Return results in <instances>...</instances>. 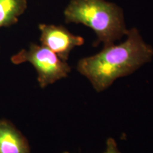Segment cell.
<instances>
[{
  "mask_svg": "<svg viewBox=\"0 0 153 153\" xmlns=\"http://www.w3.org/2000/svg\"><path fill=\"white\" fill-rule=\"evenodd\" d=\"M126 36L123 43L106 45L99 53L78 62L77 71L89 79L97 92L152 60L153 48L145 43L137 28L128 30Z\"/></svg>",
  "mask_w": 153,
  "mask_h": 153,
  "instance_id": "1",
  "label": "cell"
},
{
  "mask_svg": "<svg viewBox=\"0 0 153 153\" xmlns=\"http://www.w3.org/2000/svg\"><path fill=\"white\" fill-rule=\"evenodd\" d=\"M64 16L68 24H82L92 29L97 37L94 45H112L128 32L123 10L106 0H71Z\"/></svg>",
  "mask_w": 153,
  "mask_h": 153,
  "instance_id": "2",
  "label": "cell"
},
{
  "mask_svg": "<svg viewBox=\"0 0 153 153\" xmlns=\"http://www.w3.org/2000/svg\"><path fill=\"white\" fill-rule=\"evenodd\" d=\"M15 65L29 62L36 70L38 82L45 88L56 81L68 76L71 67L47 47L32 43L28 49H23L11 57Z\"/></svg>",
  "mask_w": 153,
  "mask_h": 153,
  "instance_id": "3",
  "label": "cell"
},
{
  "mask_svg": "<svg viewBox=\"0 0 153 153\" xmlns=\"http://www.w3.org/2000/svg\"><path fill=\"white\" fill-rule=\"evenodd\" d=\"M38 28L41 31L40 41L42 45L54 52L62 60H68L72 50L85 43L84 38L74 35L62 26L41 24Z\"/></svg>",
  "mask_w": 153,
  "mask_h": 153,
  "instance_id": "4",
  "label": "cell"
},
{
  "mask_svg": "<svg viewBox=\"0 0 153 153\" xmlns=\"http://www.w3.org/2000/svg\"><path fill=\"white\" fill-rule=\"evenodd\" d=\"M0 153H30L28 140L7 120H0Z\"/></svg>",
  "mask_w": 153,
  "mask_h": 153,
  "instance_id": "5",
  "label": "cell"
},
{
  "mask_svg": "<svg viewBox=\"0 0 153 153\" xmlns=\"http://www.w3.org/2000/svg\"><path fill=\"white\" fill-rule=\"evenodd\" d=\"M27 8V0H0V28L16 24Z\"/></svg>",
  "mask_w": 153,
  "mask_h": 153,
  "instance_id": "6",
  "label": "cell"
},
{
  "mask_svg": "<svg viewBox=\"0 0 153 153\" xmlns=\"http://www.w3.org/2000/svg\"><path fill=\"white\" fill-rule=\"evenodd\" d=\"M104 153H121L118 148L116 140L112 137H108L106 140V148Z\"/></svg>",
  "mask_w": 153,
  "mask_h": 153,
  "instance_id": "7",
  "label": "cell"
},
{
  "mask_svg": "<svg viewBox=\"0 0 153 153\" xmlns=\"http://www.w3.org/2000/svg\"><path fill=\"white\" fill-rule=\"evenodd\" d=\"M63 153H70V152H63Z\"/></svg>",
  "mask_w": 153,
  "mask_h": 153,
  "instance_id": "8",
  "label": "cell"
}]
</instances>
